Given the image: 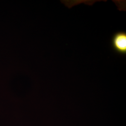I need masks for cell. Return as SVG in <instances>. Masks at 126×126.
Returning a JSON list of instances; mask_svg holds the SVG:
<instances>
[{
	"instance_id": "obj_1",
	"label": "cell",
	"mask_w": 126,
	"mask_h": 126,
	"mask_svg": "<svg viewBox=\"0 0 126 126\" xmlns=\"http://www.w3.org/2000/svg\"><path fill=\"white\" fill-rule=\"evenodd\" d=\"M111 46L113 50L118 54H126V33L124 32H116L111 39Z\"/></svg>"
}]
</instances>
